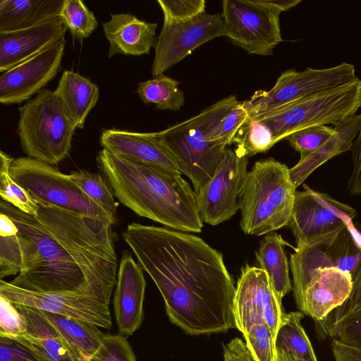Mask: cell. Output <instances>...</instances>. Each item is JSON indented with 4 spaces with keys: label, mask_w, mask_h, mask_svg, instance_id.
<instances>
[{
    "label": "cell",
    "mask_w": 361,
    "mask_h": 361,
    "mask_svg": "<svg viewBox=\"0 0 361 361\" xmlns=\"http://www.w3.org/2000/svg\"><path fill=\"white\" fill-rule=\"evenodd\" d=\"M23 316L8 299L0 295V336L17 339L25 334Z\"/></svg>",
    "instance_id": "60d3db41"
},
{
    "label": "cell",
    "mask_w": 361,
    "mask_h": 361,
    "mask_svg": "<svg viewBox=\"0 0 361 361\" xmlns=\"http://www.w3.org/2000/svg\"><path fill=\"white\" fill-rule=\"evenodd\" d=\"M278 361H294L291 355L281 349H276Z\"/></svg>",
    "instance_id": "bcb514c9"
},
{
    "label": "cell",
    "mask_w": 361,
    "mask_h": 361,
    "mask_svg": "<svg viewBox=\"0 0 361 361\" xmlns=\"http://www.w3.org/2000/svg\"><path fill=\"white\" fill-rule=\"evenodd\" d=\"M145 288L142 269L129 252H123L114 295V308L118 334L125 337L133 335L142 324Z\"/></svg>",
    "instance_id": "d6986e66"
},
{
    "label": "cell",
    "mask_w": 361,
    "mask_h": 361,
    "mask_svg": "<svg viewBox=\"0 0 361 361\" xmlns=\"http://www.w3.org/2000/svg\"><path fill=\"white\" fill-rule=\"evenodd\" d=\"M304 314L300 311L286 313L276 338V349L288 353L294 361H317L302 324Z\"/></svg>",
    "instance_id": "f1b7e54d"
},
{
    "label": "cell",
    "mask_w": 361,
    "mask_h": 361,
    "mask_svg": "<svg viewBox=\"0 0 361 361\" xmlns=\"http://www.w3.org/2000/svg\"><path fill=\"white\" fill-rule=\"evenodd\" d=\"M293 285L318 268L336 267L348 274L353 282L361 269V233L354 226L295 249L290 255Z\"/></svg>",
    "instance_id": "7c38bea8"
},
{
    "label": "cell",
    "mask_w": 361,
    "mask_h": 361,
    "mask_svg": "<svg viewBox=\"0 0 361 361\" xmlns=\"http://www.w3.org/2000/svg\"><path fill=\"white\" fill-rule=\"evenodd\" d=\"M352 288L353 281L348 274L336 267H324L316 269L293 285V290L299 311L319 322L341 305Z\"/></svg>",
    "instance_id": "ac0fdd59"
},
{
    "label": "cell",
    "mask_w": 361,
    "mask_h": 361,
    "mask_svg": "<svg viewBox=\"0 0 361 361\" xmlns=\"http://www.w3.org/2000/svg\"><path fill=\"white\" fill-rule=\"evenodd\" d=\"M66 39L50 47L0 76V102L20 104L38 93L61 68Z\"/></svg>",
    "instance_id": "e0dca14e"
},
{
    "label": "cell",
    "mask_w": 361,
    "mask_h": 361,
    "mask_svg": "<svg viewBox=\"0 0 361 361\" xmlns=\"http://www.w3.org/2000/svg\"><path fill=\"white\" fill-rule=\"evenodd\" d=\"M39 310L58 330L80 361H87L101 345L105 334L99 326L74 317Z\"/></svg>",
    "instance_id": "4316f807"
},
{
    "label": "cell",
    "mask_w": 361,
    "mask_h": 361,
    "mask_svg": "<svg viewBox=\"0 0 361 361\" xmlns=\"http://www.w3.org/2000/svg\"><path fill=\"white\" fill-rule=\"evenodd\" d=\"M36 216L1 200L17 228L22 270L10 283L39 293L89 295L109 305L118 270L113 224L37 202Z\"/></svg>",
    "instance_id": "6da1fadb"
},
{
    "label": "cell",
    "mask_w": 361,
    "mask_h": 361,
    "mask_svg": "<svg viewBox=\"0 0 361 361\" xmlns=\"http://www.w3.org/2000/svg\"><path fill=\"white\" fill-rule=\"evenodd\" d=\"M233 143L236 145L234 150L236 154L248 158L267 152L276 142L271 129L266 124L249 118L238 130Z\"/></svg>",
    "instance_id": "4dcf8cb0"
},
{
    "label": "cell",
    "mask_w": 361,
    "mask_h": 361,
    "mask_svg": "<svg viewBox=\"0 0 361 361\" xmlns=\"http://www.w3.org/2000/svg\"><path fill=\"white\" fill-rule=\"evenodd\" d=\"M76 128L83 129L86 118L99 99V87L89 79L64 71L54 90Z\"/></svg>",
    "instance_id": "484cf974"
},
{
    "label": "cell",
    "mask_w": 361,
    "mask_h": 361,
    "mask_svg": "<svg viewBox=\"0 0 361 361\" xmlns=\"http://www.w3.org/2000/svg\"><path fill=\"white\" fill-rule=\"evenodd\" d=\"M288 166L274 158L256 161L238 195L240 226L245 234H269L288 226L296 188Z\"/></svg>",
    "instance_id": "277c9868"
},
{
    "label": "cell",
    "mask_w": 361,
    "mask_h": 361,
    "mask_svg": "<svg viewBox=\"0 0 361 361\" xmlns=\"http://www.w3.org/2000/svg\"><path fill=\"white\" fill-rule=\"evenodd\" d=\"M68 175L89 197L116 218L118 203L104 175L86 170L72 171Z\"/></svg>",
    "instance_id": "836d02e7"
},
{
    "label": "cell",
    "mask_w": 361,
    "mask_h": 361,
    "mask_svg": "<svg viewBox=\"0 0 361 361\" xmlns=\"http://www.w3.org/2000/svg\"><path fill=\"white\" fill-rule=\"evenodd\" d=\"M59 18L79 41L89 37L97 27L94 15L81 0H64Z\"/></svg>",
    "instance_id": "e575fe53"
},
{
    "label": "cell",
    "mask_w": 361,
    "mask_h": 361,
    "mask_svg": "<svg viewBox=\"0 0 361 361\" xmlns=\"http://www.w3.org/2000/svg\"><path fill=\"white\" fill-rule=\"evenodd\" d=\"M335 133L314 152L289 169L295 188L301 185L314 170L334 156L350 151L361 128V114H355L334 126Z\"/></svg>",
    "instance_id": "cb8c5ba5"
},
{
    "label": "cell",
    "mask_w": 361,
    "mask_h": 361,
    "mask_svg": "<svg viewBox=\"0 0 361 361\" xmlns=\"http://www.w3.org/2000/svg\"><path fill=\"white\" fill-rule=\"evenodd\" d=\"M14 305L23 316L26 325L25 334L17 340L36 349L48 361H80L58 330L39 310Z\"/></svg>",
    "instance_id": "603a6c76"
},
{
    "label": "cell",
    "mask_w": 361,
    "mask_h": 361,
    "mask_svg": "<svg viewBox=\"0 0 361 361\" xmlns=\"http://www.w3.org/2000/svg\"><path fill=\"white\" fill-rule=\"evenodd\" d=\"M360 308L361 269L353 282V288L347 300L341 305L334 309L325 319L316 322L319 332Z\"/></svg>",
    "instance_id": "7bdbcfd3"
},
{
    "label": "cell",
    "mask_w": 361,
    "mask_h": 361,
    "mask_svg": "<svg viewBox=\"0 0 361 361\" xmlns=\"http://www.w3.org/2000/svg\"><path fill=\"white\" fill-rule=\"evenodd\" d=\"M14 222L0 212V279L19 274L23 267L21 247Z\"/></svg>",
    "instance_id": "1f68e13d"
},
{
    "label": "cell",
    "mask_w": 361,
    "mask_h": 361,
    "mask_svg": "<svg viewBox=\"0 0 361 361\" xmlns=\"http://www.w3.org/2000/svg\"><path fill=\"white\" fill-rule=\"evenodd\" d=\"M0 295L15 305L74 317L106 329H111L112 326L109 305L95 296L30 291L15 286L3 279L0 281Z\"/></svg>",
    "instance_id": "2e32d148"
},
{
    "label": "cell",
    "mask_w": 361,
    "mask_h": 361,
    "mask_svg": "<svg viewBox=\"0 0 361 361\" xmlns=\"http://www.w3.org/2000/svg\"><path fill=\"white\" fill-rule=\"evenodd\" d=\"M353 169L347 188L353 195H361V128L353 142L352 149Z\"/></svg>",
    "instance_id": "ee69618b"
},
{
    "label": "cell",
    "mask_w": 361,
    "mask_h": 361,
    "mask_svg": "<svg viewBox=\"0 0 361 361\" xmlns=\"http://www.w3.org/2000/svg\"><path fill=\"white\" fill-rule=\"evenodd\" d=\"M301 0H224L222 13L226 37L247 53L273 54L282 42L279 16Z\"/></svg>",
    "instance_id": "52a82bcc"
},
{
    "label": "cell",
    "mask_w": 361,
    "mask_h": 361,
    "mask_svg": "<svg viewBox=\"0 0 361 361\" xmlns=\"http://www.w3.org/2000/svg\"><path fill=\"white\" fill-rule=\"evenodd\" d=\"M248 158L226 148L223 159L203 188L196 194L202 222L216 226L230 219L238 209V195L247 173Z\"/></svg>",
    "instance_id": "9a60e30c"
},
{
    "label": "cell",
    "mask_w": 361,
    "mask_h": 361,
    "mask_svg": "<svg viewBox=\"0 0 361 361\" xmlns=\"http://www.w3.org/2000/svg\"><path fill=\"white\" fill-rule=\"evenodd\" d=\"M13 157L0 152V196L1 200L23 212L36 216L39 204L30 194L11 176Z\"/></svg>",
    "instance_id": "d6a6232c"
},
{
    "label": "cell",
    "mask_w": 361,
    "mask_h": 361,
    "mask_svg": "<svg viewBox=\"0 0 361 361\" xmlns=\"http://www.w3.org/2000/svg\"><path fill=\"white\" fill-rule=\"evenodd\" d=\"M224 361H256L246 343L239 338L232 339L224 346Z\"/></svg>",
    "instance_id": "f6af8a7d"
},
{
    "label": "cell",
    "mask_w": 361,
    "mask_h": 361,
    "mask_svg": "<svg viewBox=\"0 0 361 361\" xmlns=\"http://www.w3.org/2000/svg\"><path fill=\"white\" fill-rule=\"evenodd\" d=\"M109 41L108 56L124 54L140 56L148 54L155 42L157 23L138 19L127 13L111 14V19L102 23Z\"/></svg>",
    "instance_id": "7402d4cb"
},
{
    "label": "cell",
    "mask_w": 361,
    "mask_h": 361,
    "mask_svg": "<svg viewBox=\"0 0 361 361\" xmlns=\"http://www.w3.org/2000/svg\"><path fill=\"white\" fill-rule=\"evenodd\" d=\"M226 34L223 18L219 13H204L180 23L164 21L153 47V77L164 73L196 48L215 38L226 36Z\"/></svg>",
    "instance_id": "5bb4252c"
},
{
    "label": "cell",
    "mask_w": 361,
    "mask_h": 361,
    "mask_svg": "<svg viewBox=\"0 0 361 361\" xmlns=\"http://www.w3.org/2000/svg\"><path fill=\"white\" fill-rule=\"evenodd\" d=\"M122 236L160 291L171 323L192 336L235 328V287L219 251L167 227L133 222Z\"/></svg>",
    "instance_id": "7a4b0ae2"
},
{
    "label": "cell",
    "mask_w": 361,
    "mask_h": 361,
    "mask_svg": "<svg viewBox=\"0 0 361 361\" xmlns=\"http://www.w3.org/2000/svg\"><path fill=\"white\" fill-rule=\"evenodd\" d=\"M67 30L57 17L26 29L0 32V72L64 40Z\"/></svg>",
    "instance_id": "ffe728a7"
},
{
    "label": "cell",
    "mask_w": 361,
    "mask_h": 361,
    "mask_svg": "<svg viewBox=\"0 0 361 361\" xmlns=\"http://www.w3.org/2000/svg\"><path fill=\"white\" fill-rule=\"evenodd\" d=\"M211 111L210 105L193 117L155 132L173 154L182 174L192 181L196 194L213 176L226 148L207 137Z\"/></svg>",
    "instance_id": "9c48e42d"
},
{
    "label": "cell",
    "mask_w": 361,
    "mask_h": 361,
    "mask_svg": "<svg viewBox=\"0 0 361 361\" xmlns=\"http://www.w3.org/2000/svg\"><path fill=\"white\" fill-rule=\"evenodd\" d=\"M96 161L116 198L137 215L167 228L200 233L196 193L182 173L137 161L102 148Z\"/></svg>",
    "instance_id": "3957f363"
},
{
    "label": "cell",
    "mask_w": 361,
    "mask_h": 361,
    "mask_svg": "<svg viewBox=\"0 0 361 361\" xmlns=\"http://www.w3.org/2000/svg\"><path fill=\"white\" fill-rule=\"evenodd\" d=\"M87 361H136L126 337L105 334L101 345Z\"/></svg>",
    "instance_id": "f35d334b"
},
{
    "label": "cell",
    "mask_w": 361,
    "mask_h": 361,
    "mask_svg": "<svg viewBox=\"0 0 361 361\" xmlns=\"http://www.w3.org/2000/svg\"><path fill=\"white\" fill-rule=\"evenodd\" d=\"M287 243L282 237L272 232L266 235L259 243L256 259L267 274L279 299L292 290L289 277V265L284 249Z\"/></svg>",
    "instance_id": "83f0119b"
},
{
    "label": "cell",
    "mask_w": 361,
    "mask_h": 361,
    "mask_svg": "<svg viewBox=\"0 0 361 361\" xmlns=\"http://www.w3.org/2000/svg\"><path fill=\"white\" fill-rule=\"evenodd\" d=\"M319 334L361 349V308L341 319Z\"/></svg>",
    "instance_id": "74e56055"
},
{
    "label": "cell",
    "mask_w": 361,
    "mask_h": 361,
    "mask_svg": "<svg viewBox=\"0 0 361 361\" xmlns=\"http://www.w3.org/2000/svg\"><path fill=\"white\" fill-rule=\"evenodd\" d=\"M361 108V80L319 92L255 118L271 130L276 143L302 129L337 126Z\"/></svg>",
    "instance_id": "8992f818"
},
{
    "label": "cell",
    "mask_w": 361,
    "mask_h": 361,
    "mask_svg": "<svg viewBox=\"0 0 361 361\" xmlns=\"http://www.w3.org/2000/svg\"><path fill=\"white\" fill-rule=\"evenodd\" d=\"M0 361H48L39 351L21 341L0 336Z\"/></svg>",
    "instance_id": "b9f144b4"
},
{
    "label": "cell",
    "mask_w": 361,
    "mask_h": 361,
    "mask_svg": "<svg viewBox=\"0 0 361 361\" xmlns=\"http://www.w3.org/2000/svg\"><path fill=\"white\" fill-rule=\"evenodd\" d=\"M295 192L288 226L297 247L310 245L329 236L345 227L353 226L356 210L323 192L303 185Z\"/></svg>",
    "instance_id": "8fae6325"
},
{
    "label": "cell",
    "mask_w": 361,
    "mask_h": 361,
    "mask_svg": "<svg viewBox=\"0 0 361 361\" xmlns=\"http://www.w3.org/2000/svg\"><path fill=\"white\" fill-rule=\"evenodd\" d=\"M358 78L354 65L343 62L326 68H307L283 71L269 90H257L243 104L250 118H255L302 97L335 88Z\"/></svg>",
    "instance_id": "30bf717a"
},
{
    "label": "cell",
    "mask_w": 361,
    "mask_h": 361,
    "mask_svg": "<svg viewBox=\"0 0 361 361\" xmlns=\"http://www.w3.org/2000/svg\"><path fill=\"white\" fill-rule=\"evenodd\" d=\"M157 3L164 22H185L206 13L204 0H158Z\"/></svg>",
    "instance_id": "ab89813d"
},
{
    "label": "cell",
    "mask_w": 361,
    "mask_h": 361,
    "mask_svg": "<svg viewBox=\"0 0 361 361\" xmlns=\"http://www.w3.org/2000/svg\"><path fill=\"white\" fill-rule=\"evenodd\" d=\"M64 0H0V32L26 29L59 17Z\"/></svg>",
    "instance_id": "d4e9b609"
},
{
    "label": "cell",
    "mask_w": 361,
    "mask_h": 361,
    "mask_svg": "<svg viewBox=\"0 0 361 361\" xmlns=\"http://www.w3.org/2000/svg\"><path fill=\"white\" fill-rule=\"evenodd\" d=\"M334 133V126H317L295 132L286 140L295 150L300 152V159H303L314 152Z\"/></svg>",
    "instance_id": "8d00e7d4"
},
{
    "label": "cell",
    "mask_w": 361,
    "mask_h": 361,
    "mask_svg": "<svg viewBox=\"0 0 361 361\" xmlns=\"http://www.w3.org/2000/svg\"><path fill=\"white\" fill-rule=\"evenodd\" d=\"M285 314L266 272L247 264L242 267L233 302L235 328L244 334L264 323L276 338Z\"/></svg>",
    "instance_id": "4fadbf2b"
},
{
    "label": "cell",
    "mask_w": 361,
    "mask_h": 361,
    "mask_svg": "<svg viewBox=\"0 0 361 361\" xmlns=\"http://www.w3.org/2000/svg\"><path fill=\"white\" fill-rule=\"evenodd\" d=\"M11 176L37 201L85 216L116 222V218L89 197L56 167L28 157L14 159Z\"/></svg>",
    "instance_id": "ba28073f"
},
{
    "label": "cell",
    "mask_w": 361,
    "mask_h": 361,
    "mask_svg": "<svg viewBox=\"0 0 361 361\" xmlns=\"http://www.w3.org/2000/svg\"><path fill=\"white\" fill-rule=\"evenodd\" d=\"M18 111L17 133L28 157L53 166L69 154L76 128L54 91L43 88Z\"/></svg>",
    "instance_id": "5b68a950"
},
{
    "label": "cell",
    "mask_w": 361,
    "mask_h": 361,
    "mask_svg": "<svg viewBox=\"0 0 361 361\" xmlns=\"http://www.w3.org/2000/svg\"><path fill=\"white\" fill-rule=\"evenodd\" d=\"M243 335L256 361H278L276 338L266 324H255Z\"/></svg>",
    "instance_id": "d590c367"
},
{
    "label": "cell",
    "mask_w": 361,
    "mask_h": 361,
    "mask_svg": "<svg viewBox=\"0 0 361 361\" xmlns=\"http://www.w3.org/2000/svg\"><path fill=\"white\" fill-rule=\"evenodd\" d=\"M102 148L147 164L179 171L176 159L155 133L104 129L99 137Z\"/></svg>",
    "instance_id": "44dd1931"
},
{
    "label": "cell",
    "mask_w": 361,
    "mask_h": 361,
    "mask_svg": "<svg viewBox=\"0 0 361 361\" xmlns=\"http://www.w3.org/2000/svg\"><path fill=\"white\" fill-rule=\"evenodd\" d=\"M178 85V81L162 73L140 82L137 93L145 104H154L160 110L178 111L185 104L184 93Z\"/></svg>",
    "instance_id": "f546056e"
}]
</instances>
